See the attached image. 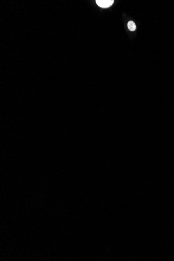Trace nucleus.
<instances>
[{"label": "nucleus", "mask_w": 174, "mask_h": 261, "mask_svg": "<svg viewBox=\"0 0 174 261\" xmlns=\"http://www.w3.org/2000/svg\"><path fill=\"white\" fill-rule=\"evenodd\" d=\"M128 29L131 31H134L136 29V25L133 21H129L127 23Z\"/></svg>", "instance_id": "nucleus-2"}, {"label": "nucleus", "mask_w": 174, "mask_h": 261, "mask_svg": "<svg viewBox=\"0 0 174 261\" xmlns=\"http://www.w3.org/2000/svg\"><path fill=\"white\" fill-rule=\"evenodd\" d=\"M113 0H96V3L102 8H107L112 6L114 3Z\"/></svg>", "instance_id": "nucleus-1"}]
</instances>
